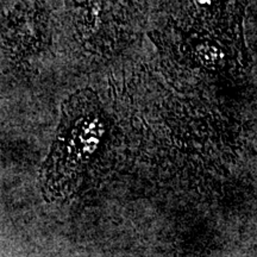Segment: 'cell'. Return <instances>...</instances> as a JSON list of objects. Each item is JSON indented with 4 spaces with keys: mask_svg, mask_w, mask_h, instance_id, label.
Returning <instances> with one entry per match:
<instances>
[{
    "mask_svg": "<svg viewBox=\"0 0 257 257\" xmlns=\"http://www.w3.org/2000/svg\"><path fill=\"white\" fill-rule=\"evenodd\" d=\"M104 135V118L92 91L70 96L63 106L59 135L42 168L46 197L63 200L78 191Z\"/></svg>",
    "mask_w": 257,
    "mask_h": 257,
    "instance_id": "cell-1",
    "label": "cell"
}]
</instances>
